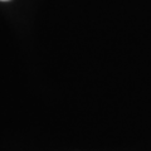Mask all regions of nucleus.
<instances>
[{"label":"nucleus","mask_w":151,"mask_h":151,"mask_svg":"<svg viewBox=\"0 0 151 151\" xmlns=\"http://www.w3.org/2000/svg\"><path fill=\"white\" fill-rule=\"evenodd\" d=\"M3 1H4V0H3Z\"/></svg>","instance_id":"f257e3e1"}]
</instances>
